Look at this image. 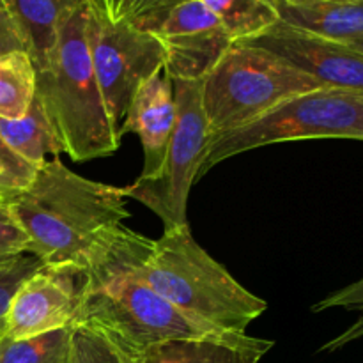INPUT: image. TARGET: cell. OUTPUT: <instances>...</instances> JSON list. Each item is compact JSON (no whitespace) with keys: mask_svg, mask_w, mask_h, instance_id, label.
Here are the masks:
<instances>
[{"mask_svg":"<svg viewBox=\"0 0 363 363\" xmlns=\"http://www.w3.org/2000/svg\"><path fill=\"white\" fill-rule=\"evenodd\" d=\"M126 199L124 188L78 176L53 156L7 208L27 234V254L48 268L84 275L130 218Z\"/></svg>","mask_w":363,"mask_h":363,"instance_id":"cell-1","label":"cell"},{"mask_svg":"<svg viewBox=\"0 0 363 363\" xmlns=\"http://www.w3.org/2000/svg\"><path fill=\"white\" fill-rule=\"evenodd\" d=\"M149 245L151 238L123 227L105 255L82 275L74 325L96 330L131 360L170 340L238 335L190 318L145 282L140 262Z\"/></svg>","mask_w":363,"mask_h":363,"instance_id":"cell-2","label":"cell"},{"mask_svg":"<svg viewBox=\"0 0 363 363\" xmlns=\"http://www.w3.org/2000/svg\"><path fill=\"white\" fill-rule=\"evenodd\" d=\"M89 2L71 11L59 25L48 60L35 78L41 101L62 152L89 162L117 151L121 144L103 101L87 38Z\"/></svg>","mask_w":363,"mask_h":363,"instance_id":"cell-3","label":"cell"},{"mask_svg":"<svg viewBox=\"0 0 363 363\" xmlns=\"http://www.w3.org/2000/svg\"><path fill=\"white\" fill-rule=\"evenodd\" d=\"M140 273L169 303L220 332L247 333L268 308L194 240L188 225L151 240Z\"/></svg>","mask_w":363,"mask_h":363,"instance_id":"cell-4","label":"cell"},{"mask_svg":"<svg viewBox=\"0 0 363 363\" xmlns=\"http://www.w3.org/2000/svg\"><path fill=\"white\" fill-rule=\"evenodd\" d=\"M315 89L323 85L282 57L234 43L202 85L209 135L216 137L238 130L286 99Z\"/></svg>","mask_w":363,"mask_h":363,"instance_id":"cell-5","label":"cell"},{"mask_svg":"<svg viewBox=\"0 0 363 363\" xmlns=\"http://www.w3.org/2000/svg\"><path fill=\"white\" fill-rule=\"evenodd\" d=\"M325 138L363 140V92L330 87L303 92L238 130L211 137L199 177L252 149Z\"/></svg>","mask_w":363,"mask_h":363,"instance_id":"cell-6","label":"cell"},{"mask_svg":"<svg viewBox=\"0 0 363 363\" xmlns=\"http://www.w3.org/2000/svg\"><path fill=\"white\" fill-rule=\"evenodd\" d=\"M176 126L162 172L155 179H137L124 188L126 197L142 202L163 222V230L188 225L190 190L199 181L209 145V126L202 105L204 80H176Z\"/></svg>","mask_w":363,"mask_h":363,"instance_id":"cell-7","label":"cell"},{"mask_svg":"<svg viewBox=\"0 0 363 363\" xmlns=\"http://www.w3.org/2000/svg\"><path fill=\"white\" fill-rule=\"evenodd\" d=\"M89 50L110 121L121 137L128 108L138 89L163 71L165 50L155 32L131 23H112L89 4Z\"/></svg>","mask_w":363,"mask_h":363,"instance_id":"cell-8","label":"cell"},{"mask_svg":"<svg viewBox=\"0 0 363 363\" xmlns=\"http://www.w3.org/2000/svg\"><path fill=\"white\" fill-rule=\"evenodd\" d=\"M155 34L165 50L163 71L172 82L204 80L234 45L202 0H186L174 7Z\"/></svg>","mask_w":363,"mask_h":363,"instance_id":"cell-9","label":"cell"},{"mask_svg":"<svg viewBox=\"0 0 363 363\" xmlns=\"http://www.w3.org/2000/svg\"><path fill=\"white\" fill-rule=\"evenodd\" d=\"M240 43L282 57L323 87L363 92V52L353 46L308 34L282 21Z\"/></svg>","mask_w":363,"mask_h":363,"instance_id":"cell-10","label":"cell"},{"mask_svg":"<svg viewBox=\"0 0 363 363\" xmlns=\"http://www.w3.org/2000/svg\"><path fill=\"white\" fill-rule=\"evenodd\" d=\"M82 301V275L67 269H35L14 293L6 315L11 339H27L77 323Z\"/></svg>","mask_w":363,"mask_h":363,"instance_id":"cell-11","label":"cell"},{"mask_svg":"<svg viewBox=\"0 0 363 363\" xmlns=\"http://www.w3.org/2000/svg\"><path fill=\"white\" fill-rule=\"evenodd\" d=\"M174 126V85L165 71H160L138 89L121 126V137L124 133H137L144 147V170L138 179H155L162 172Z\"/></svg>","mask_w":363,"mask_h":363,"instance_id":"cell-12","label":"cell"},{"mask_svg":"<svg viewBox=\"0 0 363 363\" xmlns=\"http://www.w3.org/2000/svg\"><path fill=\"white\" fill-rule=\"evenodd\" d=\"M279 21L344 45L363 43V0L354 2H294L268 0Z\"/></svg>","mask_w":363,"mask_h":363,"instance_id":"cell-13","label":"cell"},{"mask_svg":"<svg viewBox=\"0 0 363 363\" xmlns=\"http://www.w3.org/2000/svg\"><path fill=\"white\" fill-rule=\"evenodd\" d=\"M273 347L272 340L247 333L158 344L135 363H259Z\"/></svg>","mask_w":363,"mask_h":363,"instance_id":"cell-14","label":"cell"},{"mask_svg":"<svg viewBox=\"0 0 363 363\" xmlns=\"http://www.w3.org/2000/svg\"><path fill=\"white\" fill-rule=\"evenodd\" d=\"M89 0H7V7L16 18L28 45V55L35 71L48 60L59 25L71 11Z\"/></svg>","mask_w":363,"mask_h":363,"instance_id":"cell-15","label":"cell"},{"mask_svg":"<svg viewBox=\"0 0 363 363\" xmlns=\"http://www.w3.org/2000/svg\"><path fill=\"white\" fill-rule=\"evenodd\" d=\"M0 137L35 170L48 160L46 155L59 156L62 152L59 137L38 96L21 119H0Z\"/></svg>","mask_w":363,"mask_h":363,"instance_id":"cell-16","label":"cell"},{"mask_svg":"<svg viewBox=\"0 0 363 363\" xmlns=\"http://www.w3.org/2000/svg\"><path fill=\"white\" fill-rule=\"evenodd\" d=\"M34 62L27 52L0 57V119H21L35 98Z\"/></svg>","mask_w":363,"mask_h":363,"instance_id":"cell-17","label":"cell"},{"mask_svg":"<svg viewBox=\"0 0 363 363\" xmlns=\"http://www.w3.org/2000/svg\"><path fill=\"white\" fill-rule=\"evenodd\" d=\"M234 43L248 41L279 23L268 0H202Z\"/></svg>","mask_w":363,"mask_h":363,"instance_id":"cell-18","label":"cell"},{"mask_svg":"<svg viewBox=\"0 0 363 363\" xmlns=\"http://www.w3.org/2000/svg\"><path fill=\"white\" fill-rule=\"evenodd\" d=\"M71 328L55 330L27 339H0V363H67L71 351Z\"/></svg>","mask_w":363,"mask_h":363,"instance_id":"cell-19","label":"cell"},{"mask_svg":"<svg viewBox=\"0 0 363 363\" xmlns=\"http://www.w3.org/2000/svg\"><path fill=\"white\" fill-rule=\"evenodd\" d=\"M186 0H89L92 9L112 23H131L155 32L167 14Z\"/></svg>","mask_w":363,"mask_h":363,"instance_id":"cell-20","label":"cell"},{"mask_svg":"<svg viewBox=\"0 0 363 363\" xmlns=\"http://www.w3.org/2000/svg\"><path fill=\"white\" fill-rule=\"evenodd\" d=\"M332 308H344L347 312H358L360 315L350 328L344 330L340 335H337L335 339H332L321 347V351H325V353H333V351L342 350L344 346L354 342V340L363 339V279L328 294L319 303H315L312 311L323 312L332 311Z\"/></svg>","mask_w":363,"mask_h":363,"instance_id":"cell-21","label":"cell"},{"mask_svg":"<svg viewBox=\"0 0 363 363\" xmlns=\"http://www.w3.org/2000/svg\"><path fill=\"white\" fill-rule=\"evenodd\" d=\"M67 363H135L96 330L74 325Z\"/></svg>","mask_w":363,"mask_h":363,"instance_id":"cell-22","label":"cell"},{"mask_svg":"<svg viewBox=\"0 0 363 363\" xmlns=\"http://www.w3.org/2000/svg\"><path fill=\"white\" fill-rule=\"evenodd\" d=\"M41 266L43 262L30 254H23L0 264V339L6 333V315L14 293Z\"/></svg>","mask_w":363,"mask_h":363,"instance_id":"cell-23","label":"cell"},{"mask_svg":"<svg viewBox=\"0 0 363 363\" xmlns=\"http://www.w3.org/2000/svg\"><path fill=\"white\" fill-rule=\"evenodd\" d=\"M27 234L18 225L7 206H0V264L27 254Z\"/></svg>","mask_w":363,"mask_h":363,"instance_id":"cell-24","label":"cell"},{"mask_svg":"<svg viewBox=\"0 0 363 363\" xmlns=\"http://www.w3.org/2000/svg\"><path fill=\"white\" fill-rule=\"evenodd\" d=\"M14 52L28 53V45L14 14L9 7H4L0 9V57Z\"/></svg>","mask_w":363,"mask_h":363,"instance_id":"cell-25","label":"cell"},{"mask_svg":"<svg viewBox=\"0 0 363 363\" xmlns=\"http://www.w3.org/2000/svg\"><path fill=\"white\" fill-rule=\"evenodd\" d=\"M0 163L6 167V170L11 174V177H13L14 183L18 184L20 190H25V188L32 183L35 172H38L34 167L28 165L23 158H20V156L4 142L2 137H0Z\"/></svg>","mask_w":363,"mask_h":363,"instance_id":"cell-26","label":"cell"},{"mask_svg":"<svg viewBox=\"0 0 363 363\" xmlns=\"http://www.w3.org/2000/svg\"><path fill=\"white\" fill-rule=\"evenodd\" d=\"M20 188L14 183V179L11 177V174L7 172L6 167L0 163V206H7L18 194H20Z\"/></svg>","mask_w":363,"mask_h":363,"instance_id":"cell-27","label":"cell"},{"mask_svg":"<svg viewBox=\"0 0 363 363\" xmlns=\"http://www.w3.org/2000/svg\"><path fill=\"white\" fill-rule=\"evenodd\" d=\"M294 2H354V0H294Z\"/></svg>","mask_w":363,"mask_h":363,"instance_id":"cell-28","label":"cell"},{"mask_svg":"<svg viewBox=\"0 0 363 363\" xmlns=\"http://www.w3.org/2000/svg\"><path fill=\"white\" fill-rule=\"evenodd\" d=\"M4 7H7V0H0V9H4Z\"/></svg>","mask_w":363,"mask_h":363,"instance_id":"cell-29","label":"cell"},{"mask_svg":"<svg viewBox=\"0 0 363 363\" xmlns=\"http://www.w3.org/2000/svg\"><path fill=\"white\" fill-rule=\"evenodd\" d=\"M353 48H357V50H360V52H363V43H360V45H357V46H353Z\"/></svg>","mask_w":363,"mask_h":363,"instance_id":"cell-30","label":"cell"}]
</instances>
